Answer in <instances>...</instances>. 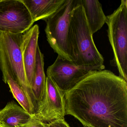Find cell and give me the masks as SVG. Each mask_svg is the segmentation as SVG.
<instances>
[{
  "label": "cell",
  "instance_id": "5bb4252c",
  "mask_svg": "<svg viewBox=\"0 0 127 127\" xmlns=\"http://www.w3.org/2000/svg\"><path fill=\"white\" fill-rule=\"evenodd\" d=\"M46 82V77L44 72L43 54L41 53L38 46L36 52L34 79L31 86V90L37 105L44 96Z\"/></svg>",
  "mask_w": 127,
  "mask_h": 127
},
{
  "label": "cell",
  "instance_id": "277c9868",
  "mask_svg": "<svg viewBox=\"0 0 127 127\" xmlns=\"http://www.w3.org/2000/svg\"><path fill=\"white\" fill-rule=\"evenodd\" d=\"M108 37L113 53L111 66L119 76L127 82V0H122L119 8L107 16Z\"/></svg>",
  "mask_w": 127,
  "mask_h": 127
},
{
  "label": "cell",
  "instance_id": "4fadbf2b",
  "mask_svg": "<svg viewBox=\"0 0 127 127\" xmlns=\"http://www.w3.org/2000/svg\"><path fill=\"white\" fill-rule=\"evenodd\" d=\"M81 2L88 24L93 34L106 23L107 16L98 0H81Z\"/></svg>",
  "mask_w": 127,
  "mask_h": 127
},
{
  "label": "cell",
  "instance_id": "9a60e30c",
  "mask_svg": "<svg viewBox=\"0 0 127 127\" xmlns=\"http://www.w3.org/2000/svg\"><path fill=\"white\" fill-rule=\"evenodd\" d=\"M21 127H49L48 123H45L32 115L31 119Z\"/></svg>",
  "mask_w": 127,
  "mask_h": 127
},
{
  "label": "cell",
  "instance_id": "ba28073f",
  "mask_svg": "<svg viewBox=\"0 0 127 127\" xmlns=\"http://www.w3.org/2000/svg\"><path fill=\"white\" fill-rule=\"evenodd\" d=\"M91 71L58 55L55 62L47 68V74L65 94Z\"/></svg>",
  "mask_w": 127,
  "mask_h": 127
},
{
  "label": "cell",
  "instance_id": "5b68a950",
  "mask_svg": "<svg viewBox=\"0 0 127 127\" xmlns=\"http://www.w3.org/2000/svg\"><path fill=\"white\" fill-rule=\"evenodd\" d=\"M23 34L0 33V59L26 93L35 111L37 107L25 72L22 51Z\"/></svg>",
  "mask_w": 127,
  "mask_h": 127
},
{
  "label": "cell",
  "instance_id": "2e32d148",
  "mask_svg": "<svg viewBox=\"0 0 127 127\" xmlns=\"http://www.w3.org/2000/svg\"><path fill=\"white\" fill-rule=\"evenodd\" d=\"M49 127H70L64 119L54 120L48 123Z\"/></svg>",
  "mask_w": 127,
  "mask_h": 127
},
{
  "label": "cell",
  "instance_id": "8fae6325",
  "mask_svg": "<svg viewBox=\"0 0 127 127\" xmlns=\"http://www.w3.org/2000/svg\"><path fill=\"white\" fill-rule=\"evenodd\" d=\"M32 115L14 102H10L0 110V125L3 127H21Z\"/></svg>",
  "mask_w": 127,
  "mask_h": 127
},
{
  "label": "cell",
  "instance_id": "3957f363",
  "mask_svg": "<svg viewBox=\"0 0 127 127\" xmlns=\"http://www.w3.org/2000/svg\"><path fill=\"white\" fill-rule=\"evenodd\" d=\"M76 0H65L59 9L46 21L45 32L50 47L58 55L74 61L70 22Z\"/></svg>",
  "mask_w": 127,
  "mask_h": 127
},
{
  "label": "cell",
  "instance_id": "8992f818",
  "mask_svg": "<svg viewBox=\"0 0 127 127\" xmlns=\"http://www.w3.org/2000/svg\"><path fill=\"white\" fill-rule=\"evenodd\" d=\"M34 23L22 0H0V33L23 34Z\"/></svg>",
  "mask_w": 127,
  "mask_h": 127
},
{
  "label": "cell",
  "instance_id": "30bf717a",
  "mask_svg": "<svg viewBox=\"0 0 127 127\" xmlns=\"http://www.w3.org/2000/svg\"><path fill=\"white\" fill-rule=\"evenodd\" d=\"M30 13L33 22L46 21L62 6L65 0H22Z\"/></svg>",
  "mask_w": 127,
  "mask_h": 127
},
{
  "label": "cell",
  "instance_id": "9c48e42d",
  "mask_svg": "<svg viewBox=\"0 0 127 127\" xmlns=\"http://www.w3.org/2000/svg\"><path fill=\"white\" fill-rule=\"evenodd\" d=\"M39 34V26L37 25L32 27L23 33L22 54L25 72L30 87L34 79Z\"/></svg>",
  "mask_w": 127,
  "mask_h": 127
},
{
  "label": "cell",
  "instance_id": "6da1fadb",
  "mask_svg": "<svg viewBox=\"0 0 127 127\" xmlns=\"http://www.w3.org/2000/svg\"><path fill=\"white\" fill-rule=\"evenodd\" d=\"M64 97L84 127H127V82L110 70L90 71Z\"/></svg>",
  "mask_w": 127,
  "mask_h": 127
},
{
  "label": "cell",
  "instance_id": "52a82bcc",
  "mask_svg": "<svg viewBox=\"0 0 127 127\" xmlns=\"http://www.w3.org/2000/svg\"><path fill=\"white\" fill-rule=\"evenodd\" d=\"M34 116L41 121L49 123L64 119L66 114L64 94L52 80L47 76L46 91L43 98L38 105Z\"/></svg>",
  "mask_w": 127,
  "mask_h": 127
},
{
  "label": "cell",
  "instance_id": "7c38bea8",
  "mask_svg": "<svg viewBox=\"0 0 127 127\" xmlns=\"http://www.w3.org/2000/svg\"><path fill=\"white\" fill-rule=\"evenodd\" d=\"M0 69L2 73L3 80L5 84L8 85L15 98L28 113L31 115L34 114V108L31 104L23 89L13 77L6 64L1 59Z\"/></svg>",
  "mask_w": 127,
  "mask_h": 127
},
{
  "label": "cell",
  "instance_id": "7a4b0ae2",
  "mask_svg": "<svg viewBox=\"0 0 127 127\" xmlns=\"http://www.w3.org/2000/svg\"><path fill=\"white\" fill-rule=\"evenodd\" d=\"M70 30L73 63L92 71L105 69L104 58L95 45L81 0H76L72 11Z\"/></svg>",
  "mask_w": 127,
  "mask_h": 127
},
{
  "label": "cell",
  "instance_id": "e0dca14e",
  "mask_svg": "<svg viewBox=\"0 0 127 127\" xmlns=\"http://www.w3.org/2000/svg\"><path fill=\"white\" fill-rule=\"evenodd\" d=\"M0 127H3V126H2L0 125Z\"/></svg>",
  "mask_w": 127,
  "mask_h": 127
}]
</instances>
